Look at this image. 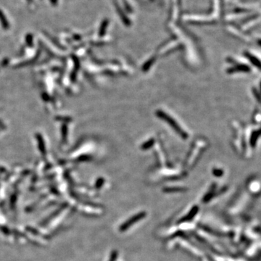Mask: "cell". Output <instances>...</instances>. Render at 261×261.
Segmentation results:
<instances>
[{
    "label": "cell",
    "mask_w": 261,
    "mask_h": 261,
    "mask_svg": "<svg viewBox=\"0 0 261 261\" xmlns=\"http://www.w3.org/2000/svg\"><path fill=\"white\" fill-rule=\"evenodd\" d=\"M160 115H161V116H162V117H163V118H164V119H165V120H168V122H169V123H170V124H171V126H173V127H174V128H175V129H176V130H177V131H179V132H180V134H182V135H183V137H185V134H184V133H183V131H181V129H179V128L178 127V126H177V124H176V123H174V122H175V121H174H174H173V120H172V119H171V118H169V117H168V116H167V115H165V114H164V113H163V112H160Z\"/></svg>",
    "instance_id": "obj_1"
},
{
    "label": "cell",
    "mask_w": 261,
    "mask_h": 261,
    "mask_svg": "<svg viewBox=\"0 0 261 261\" xmlns=\"http://www.w3.org/2000/svg\"><path fill=\"white\" fill-rule=\"evenodd\" d=\"M0 21L1 23V26L4 29H7L9 28V23L6 18L5 15H4L3 12L0 10Z\"/></svg>",
    "instance_id": "obj_2"
},
{
    "label": "cell",
    "mask_w": 261,
    "mask_h": 261,
    "mask_svg": "<svg viewBox=\"0 0 261 261\" xmlns=\"http://www.w3.org/2000/svg\"><path fill=\"white\" fill-rule=\"evenodd\" d=\"M49 1H50V2L52 3V4H54V5H57V4H58V0H49Z\"/></svg>",
    "instance_id": "obj_3"
},
{
    "label": "cell",
    "mask_w": 261,
    "mask_h": 261,
    "mask_svg": "<svg viewBox=\"0 0 261 261\" xmlns=\"http://www.w3.org/2000/svg\"><path fill=\"white\" fill-rule=\"evenodd\" d=\"M27 1H31V0H27Z\"/></svg>",
    "instance_id": "obj_4"
}]
</instances>
